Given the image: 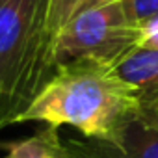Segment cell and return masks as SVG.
Instances as JSON below:
<instances>
[{
  "mask_svg": "<svg viewBox=\"0 0 158 158\" xmlns=\"http://www.w3.org/2000/svg\"><path fill=\"white\" fill-rule=\"evenodd\" d=\"M138 91L117 74L114 65L76 60L60 65L17 123L39 121L47 127L76 128L88 139L117 143L138 119Z\"/></svg>",
  "mask_w": 158,
  "mask_h": 158,
  "instance_id": "6da1fadb",
  "label": "cell"
},
{
  "mask_svg": "<svg viewBox=\"0 0 158 158\" xmlns=\"http://www.w3.org/2000/svg\"><path fill=\"white\" fill-rule=\"evenodd\" d=\"M48 0H0V128L15 125L56 73Z\"/></svg>",
  "mask_w": 158,
  "mask_h": 158,
  "instance_id": "7a4b0ae2",
  "label": "cell"
},
{
  "mask_svg": "<svg viewBox=\"0 0 158 158\" xmlns=\"http://www.w3.org/2000/svg\"><path fill=\"white\" fill-rule=\"evenodd\" d=\"M143 28L128 23L121 0L78 11L54 37L52 63L60 65L76 60H95L108 65L121 61L139 47Z\"/></svg>",
  "mask_w": 158,
  "mask_h": 158,
  "instance_id": "3957f363",
  "label": "cell"
},
{
  "mask_svg": "<svg viewBox=\"0 0 158 158\" xmlns=\"http://www.w3.org/2000/svg\"><path fill=\"white\" fill-rule=\"evenodd\" d=\"M69 158H158V130L134 119L117 143L88 139L67 143Z\"/></svg>",
  "mask_w": 158,
  "mask_h": 158,
  "instance_id": "277c9868",
  "label": "cell"
},
{
  "mask_svg": "<svg viewBox=\"0 0 158 158\" xmlns=\"http://www.w3.org/2000/svg\"><path fill=\"white\" fill-rule=\"evenodd\" d=\"M114 67L138 91L141 102L158 101V48L136 47Z\"/></svg>",
  "mask_w": 158,
  "mask_h": 158,
  "instance_id": "5b68a950",
  "label": "cell"
},
{
  "mask_svg": "<svg viewBox=\"0 0 158 158\" xmlns=\"http://www.w3.org/2000/svg\"><path fill=\"white\" fill-rule=\"evenodd\" d=\"M6 158H69L67 143L60 139L58 128L47 127L30 138L6 145Z\"/></svg>",
  "mask_w": 158,
  "mask_h": 158,
  "instance_id": "8992f818",
  "label": "cell"
},
{
  "mask_svg": "<svg viewBox=\"0 0 158 158\" xmlns=\"http://www.w3.org/2000/svg\"><path fill=\"white\" fill-rule=\"evenodd\" d=\"M84 2L86 0H48L47 26L52 35V43H54V37L58 35V32L82 10Z\"/></svg>",
  "mask_w": 158,
  "mask_h": 158,
  "instance_id": "52a82bcc",
  "label": "cell"
},
{
  "mask_svg": "<svg viewBox=\"0 0 158 158\" xmlns=\"http://www.w3.org/2000/svg\"><path fill=\"white\" fill-rule=\"evenodd\" d=\"M121 6L128 23L136 26H143L158 15V0H121Z\"/></svg>",
  "mask_w": 158,
  "mask_h": 158,
  "instance_id": "ba28073f",
  "label": "cell"
},
{
  "mask_svg": "<svg viewBox=\"0 0 158 158\" xmlns=\"http://www.w3.org/2000/svg\"><path fill=\"white\" fill-rule=\"evenodd\" d=\"M139 47H145V48H158V32H156V34H151V35H145L143 41L139 43Z\"/></svg>",
  "mask_w": 158,
  "mask_h": 158,
  "instance_id": "9c48e42d",
  "label": "cell"
},
{
  "mask_svg": "<svg viewBox=\"0 0 158 158\" xmlns=\"http://www.w3.org/2000/svg\"><path fill=\"white\" fill-rule=\"evenodd\" d=\"M106 2H112V0H86L84 6H82V10H88V8H93V6H101V4H106Z\"/></svg>",
  "mask_w": 158,
  "mask_h": 158,
  "instance_id": "30bf717a",
  "label": "cell"
}]
</instances>
